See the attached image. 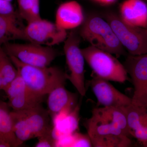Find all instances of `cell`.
I'll return each mask as SVG.
<instances>
[{"label":"cell","mask_w":147,"mask_h":147,"mask_svg":"<svg viewBox=\"0 0 147 147\" xmlns=\"http://www.w3.org/2000/svg\"><path fill=\"white\" fill-rule=\"evenodd\" d=\"M86 127L93 147L131 146L125 108H95Z\"/></svg>","instance_id":"obj_1"},{"label":"cell","mask_w":147,"mask_h":147,"mask_svg":"<svg viewBox=\"0 0 147 147\" xmlns=\"http://www.w3.org/2000/svg\"><path fill=\"white\" fill-rule=\"evenodd\" d=\"M9 56L29 90L38 97L43 98L57 86L65 83L67 80V74L57 67L28 65L15 57Z\"/></svg>","instance_id":"obj_2"},{"label":"cell","mask_w":147,"mask_h":147,"mask_svg":"<svg viewBox=\"0 0 147 147\" xmlns=\"http://www.w3.org/2000/svg\"><path fill=\"white\" fill-rule=\"evenodd\" d=\"M79 33L81 37L93 47L117 57L125 55L124 48L112 27L100 16L95 15L87 16Z\"/></svg>","instance_id":"obj_3"},{"label":"cell","mask_w":147,"mask_h":147,"mask_svg":"<svg viewBox=\"0 0 147 147\" xmlns=\"http://www.w3.org/2000/svg\"><path fill=\"white\" fill-rule=\"evenodd\" d=\"M82 51L95 76L120 83L129 80L124 66L112 54L92 45L82 49Z\"/></svg>","instance_id":"obj_4"},{"label":"cell","mask_w":147,"mask_h":147,"mask_svg":"<svg viewBox=\"0 0 147 147\" xmlns=\"http://www.w3.org/2000/svg\"><path fill=\"white\" fill-rule=\"evenodd\" d=\"M105 17L121 44L127 50L129 55L147 54V28L127 24L119 15L114 12H107Z\"/></svg>","instance_id":"obj_5"},{"label":"cell","mask_w":147,"mask_h":147,"mask_svg":"<svg viewBox=\"0 0 147 147\" xmlns=\"http://www.w3.org/2000/svg\"><path fill=\"white\" fill-rule=\"evenodd\" d=\"M81 38L79 31L73 29L65 40L64 51L69 71V74H67V79L81 96H84L86 93L85 83V60L80 48Z\"/></svg>","instance_id":"obj_6"},{"label":"cell","mask_w":147,"mask_h":147,"mask_svg":"<svg viewBox=\"0 0 147 147\" xmlns=\"http://www.w3.org/2000/svg\"><path fill=\"white\" fill-rule=\"evenodd\" d=\"M3 45L8 56H13L22 63L33 66H49L57 55V51L52 47L31 42L20 44L8 42Z\"/></svg>","instance_id":"obj_7"},{"label":"cell","mask_w":147,"mask_h":147,"mask_svg":"<svg viewBox=\"0 0 147 147\" xmlns=\"http://www.w3.org/2000/svg\"><path fill=\"white\" fill-rule=\"evenodd\" d=\"M134 87L131 104L147 108V53L129 55L124 65Z\"/></svg>","instance_id":"obj_8"},{"label":"cell","mask_w":147,"mask_h":147,"mask_svg":"<svg viewBox=\"0 0 147 147\" xmlns=\"http://www.w3.org/2000/svg\"><path fill=\"white\" fill-rule=\"evenodd\" d=\"M24 32L27 41L49 47L64 41L67 36L66 30L41 18L28 23Z\"/></svg>","instance_id":"obj_9"},{"label":"cell","mask_w":147,"mask_h":147,"mask_svg":"<svg viewBox=\"0 0 147 147\" xmlns=\"http://www.w3.org/2000/svg\"><path fill=\"white\" fill-rule=\"evenodd\" d=\"M90 85L98 102L102 107L125 108L131 104V98L117 90L107 80L95 76Z\"/></svg>","instance_id":"obj_10"},{"label":"cell","mask_w":147,"mask_h":147,"mask_svg":"<svg viewBox=\"0 0 147 147\" xmlns=\"http://www.w3.org/2000/svg\"><path fill=\"white\" fill-rule=\"evenodd\" d=\"M65 83L59 84L47 94V111L53 119L62 111L71 113L76 108V95L67 90Z\"/></svg>","instance_id":"obj_11"},{"label":"cell","mask_w":147,"mask_h":147,"mask_svg":"<svg viewBox=\"0 0 147 147\" xmlns=\"http://www.w3.org/2000/svg\"><path fill=\"white\" fill-rule=\"evenodd\" d=\"M82 6L75 1L63 3L56 13L55 24L63 30L74 29L82 25L85 21Z\"/></svg>","instance_id":"obj_12"},{"label":"cell","mask_w":147,"mask_h":147,"mask_svg":"<svg viewBox=\"0 0 147 147\" xmlns=\"http://www.w3.org/2000/svg\"><path fill=\"white\" fill-rule=\"evenodd\" d=\"M130 135L142 142H147V108L130 104L125 108Z\"/></svg>","instance_id":"obj_13"},{"label":"cell","mask_w":147,"mask_h":147,"mask_svg":"<svg viewBox=\"0 0 147 147\" xmlns=\"http://www.w3.org/2000/svg\"><path fill=\"white\" fill-rule=\"evenodd\" d=\"M119 16L127 24L147 28V4L143 0H125L120 7Z\"/></svg>","instance_id":"obj_14"},{"label":"cell","mask_w":147,"mask_h":147,"mask_svg":"<svg viewBox=\"0 0 147 147\" xmlns=\"http://www.w3.org/2000/svg\"><path fill=\"white\" fill-rule=\"evenodd\" d=\"M8 103L0 100V147L22 146L13 132Z\"/></svg>","instance_id":"obj_15"},{"label":"cell","mask_w":147,"mask_h":147,"mask_svg":"<svg viewBox=\"0 0 147 147\" xmlns=\"http://www.w3.org/2000/svg\"><path fill=\"white\" fill-rule=\"evenodd\" d=\"M35 137H38L52 130L50 123V115L41 105L22 110Z\"/></svg>","instance_id":"obj_16"},{"label":"cell","mask_w":147,"mask_h":147,"mask_svg":"<svg viewBox=\"0 0 147 147\" xmlns=\"http://www.w3.org/2000/svg\"><path fill=\"white\" fill-rule=\"evenodd\" d=\"M8 99V105L13 110L21 111L40 105L43 98L35 95L24 84L15 90Z\"/></svg>","instance_id":"obj_17"},{"label":"cell","mask_w":147,"mask_h":147,"mask_svg":"<svg viewBox=\"0 0 147 147\" xmlns=\"http://www.w3.org/2000/svg\"><path fill=\"white\" fill-rule=\"evenodd\" d=\"M18 24L17 20L0 15V46L14 40H26L24 28Z\"/></svg>","instance_id":"obj_18"},{"label":"cell","mask_w":147,"mask_h":147,"mask_svg":"<svg viewBox=\"0 0 147 147\" xmlns=\"http://www.w3.org/2000/svg\"><path fill=\"white\" fill-rule=\"evenodd\" d=\"M13 132L23 145L26 141L35 138L23 111L13 110L10 113Z\"/></svg>","instance_id":"obj_19"},{"label":"cell","mask_w":147,"mask_h":147,"mask_svg":"<svg viewBox=\"0 0 147 147\" xmlns=\"http://www.w3.org/2000/svg\"><path fill=\"white\" fill-rule=\"evenodd\" d=\"M0 74L3 79V89L17 76L18 71L4 49L0 46Z\"/></svg>","instance_id":"obj_20"},{"label":"cell","mask_w":147,"mask_h":147,"mask_svg":"<svg viewBox=\"0 0 147 147\" xmlns=\"http://www.w3.org/2000/svg\"><path fill=\"white\" fill-rule=\"evenodd\" d=\"M18 14L27 23L41 18L40 13V0H17Z\"/></svg>","instance_id":"obj_21"},{"label":"cell","mask_w":147,"mask_h":147,"mask_svg":"<svg viewBox=\"0 0 147 147\" xmlns=\"http://www.w3.org/2000/svg\"><path fill=\"white\" fill-rule=\"evenodd\" d=\"M18 14L16 12L11 2L0 0V15L18 21Z\"/></svg>","instance_id":"obj_22"},{"label":"cell","mask_w":147,"mask_h":147,"mask_svg":"<svg viewBox=\"0 0 147 147\" xmlns=\"http://www.w3.org/2000/svg\"><path fill=\"white\" fill-rule=\"evenodd\" d=\"M72 134L73 141L71 147H93L91 139L88 134H84L75 132Z\"/></svg>","instance_id":"obj_23"},{"label":"cell","mask_w":147,"mask_h":147,"mask_svg":"<svg viewBox=\"0 0 147 147\" xmlns=\"http://www.w3.org/2000/svg\"><path fill=\"white\" fill-rule=\"evenodd\" d=\"M53 129L41 136L38 137V142L35 145L36 147H55L56 139L54 138Z\"/></svg>","instance_id":"obj_24"},{"label":"cell","mask_w":147,"mask_h":147,"mask_svg":"<svg viewBox=\"0 0 147 147\" xmlns=\"http://www.w3.org/2000/svg\"><path fill=\"white\" fill-rule=\"evenodd\" d=\"M96 2L102 5H108L114 3L117 0H93Z\"/></svg>","instance_id":"obj_25"},{"label":"cell","mask_w":147,"mask_h":147,"mask_svg":"<svg viewBox=\"0 0 147 147\" xmlns=\"http://www.w3.org/2000/svg\"><path fill=\"white\" fill-rule=\"evenodd\" d=\"M3 83L2 77L0 74V90H2V88Z\"/></svg>","instance_id":"obj_26"},{"label":"cell","mask_w":147,"mask_h":147,"mask_svg":"<svg viewBox=\"0 0 147 147\" xmlns=\"http://www.w3.org/2000/svg\"><path fill=\"white\" fill-rule=\"evenodd\" d=\"M143 146H144L147 147V142H145V143H143Z\"/></svg>","instance_id":"obj_27"},{"label":"cell","mask_w":147,"mask_h":147,"mask_svg":"<svg viewBox=\"0 0 147 147\" xmlns=\"http://www.w3.org/2000/svg\"><path fill=\"white\" fill-rule=\"evenodd\" d=\"M6 1H9V2H11V1H12V0H6Z\"/></svg>","instance_id":"obj_28"},{"label":"cell","mask_w":147,"mask_h":147,"mask_svg":"<svg viewBox=\"0 0 147 147\" xmlns=\"http://www.w3.org/2000/svg\"><path fill=\"white\" fill-rule=\"evenodd\" d=\"M146 1H147V0H146Z\"/></svg>","instance_id":"obj_29"}]
</instances>
